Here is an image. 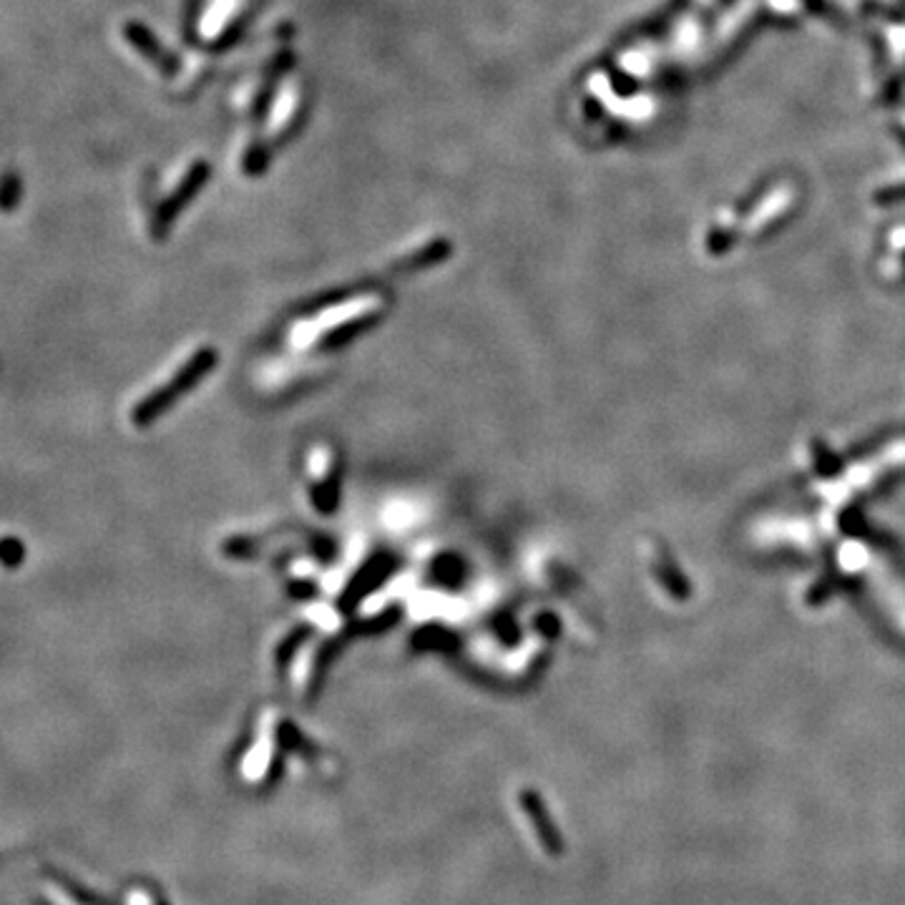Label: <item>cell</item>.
Masks as SVG:
<instances>
[{"label": "cell", "instance_id": "6da1fadb", "mask_svg": "<svg viewBox=\"0 0 905 905\" xmlns=\"http://www.w3.org/2000/svg\"><path fill=\"white\" fill-rule=\"evenodd\" d=\"M214 362H217V355H214V350H199L197 355H194L192 360H189L187 365H184V368H181L179 373H176L174 378L169 380V385H164V388L154 390V393L146 395V398L141 400L139 405H136L134 423L136 425H149L151 420L159 418L161 413H166V408H169V405L174 403V400L179 398V395L189 393V390H192L194 385H197L199 380H202L204 375H207L209 370L214 368Z\"/></svg>", "mask_w": 905, "mask_h": 905}]
</instances>
